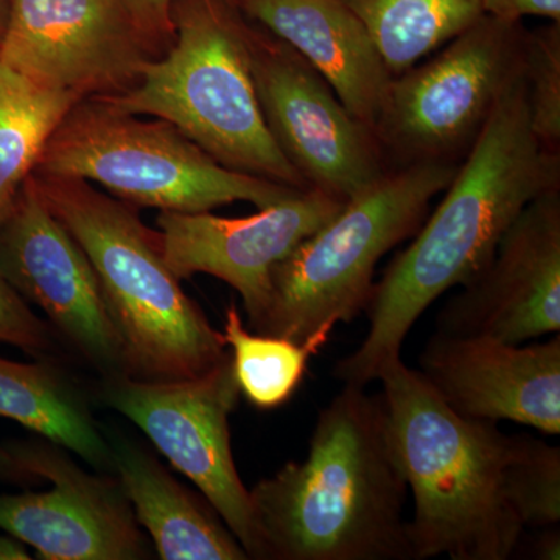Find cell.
I'll list each match as a JSON object with an SVG mask.
<instances>
[{
    "label": "cell",
    "instance_id": "1",
    "mask_svg": "<svg viewBox=\"0 0 560 560\" xmlns=\"http://www.w3.org/2000/svg\"><path fill=\"white\" fill-rule=\"evenodd\" d=\"M555 189H560V153L545 150L530 130L522 77L460 162L440 206L372 287L364 308L370 330L355 352L335 364V377L363 388L377 381L383 364L399 359L422 313L477 278L522 210Z\"/></svg>",
    "mask_w": 560,
    "mask_h": 560
},
{
    "label": "cell",
    "instance_id": "2",
    "mask_svg": "<svg viewBox=\"0 0 560 560\" xmlns=\"http://www.w3.org/2000/svg\"><path fill=\"white\" fill-rule=\"evenodd\" d=\"M407 492L382 394L345 385L307 458L249 490L261 560H412Z\"/></svg>",
    "mask_w": 560,
    "mask_h": 560
},
{
    "label": "cell",
    "instance_id": "3",
    "mask_svg": "<svg viewBox=\"0 0 560 560\" xmlns=\"http://www.w3.org/2000/svg\"><path fill=\"white\" fill-rule=\"evenodd\" d=\"M390 440L412 495V560H508L525 528L504 493L512 434L447 407L419 371L383 364Z\"/></svg>",
    "mask_w": 560,
    "mask_h": 560
},
{
    "label": "cell",
    "instance_id": "4",
    "mask_svg": "<svg viewBox=\"0 0 560 560\" xmlns=\"http://www.w3.org/2000/svg\"><path fill=\"white\" fill-rule=\"evenodd\" d=\"M33 178L97 275L124 342L128 377L186 381L230 355L223 334L168 268L160 234L143 224L135 208L83 179Z\"/></svg>",
    "mask_w": 560,
    "mask_h": 560
},
{
    "label": "cell",
    "instance_id": "5",
    "mask_svg": "<svg viewBox=\"0 0 560 560\" xmlns=\"http://www.w3.org/2000/svg\"><path fill=\"white\" fill-rule=\"evenodd\" d=\"M171 16L175 40L167 51L143 68L132 90L97 98L168 121L230 171L307 190L265 124L249 21L237 0H175Z\"/></svg>",
    "mask_w": 560,
    "mask_h": 560
},
{
    "label": "cell",
    "instance_id": "6",
    "mask_svg": "<svg viewBox=\"0 0 560 560\" xmlns=\"http://www.w3.org/2000/svg\"><path fill=\"white\" fill-rule=\"evenodd\" d=\"M459 164L419 162L389 168L271 271L270 296L250 329L294 342L329 340L335 326L366 308L378 261L418 232L430 202Z\"/></svg>",
    "mask_w": 560,
    "mask_h": 560
},
{
    "label": "cell",
    "instance_id": "7",
    "mask_svg": "<svg viewBox=\"0 0 560 560\" xmlns=\"http://www.w3.org/2000/svg\"><path fill=\"white\" fill-rule=\"evenodd\" d=\"M33 175L83 179L131 208L210 212L235 201L265 209L300 189L223 167L168 121L142 120L102 98L70 108Z\"/></svg>",
    "mask_w": 560,
    "mask_h": 560
},
{
    "label": "cell",
    "instance_id": "8",
    "mask_svg": "<svg viewBox=\"0 0 560 560\" xmlns=\"http://www.w3.org/2000/svg\"><path fill=\"white\" fill-rule=\"evenodd\" d=\"M526 28L480 20L390 80L375 138L390 168L460 164L506 92L523 77Z\"/></svg>",
    "mask_w": 560,
    "mask_h": 560
},
{
    "label": "cell",
    "instance_id": "9",
    "mask_svg": "<svg viewBox=\"0 0 560 560\" xmlns=\"http://www.w3.org/2000/svg\"><path fill=\"white\" fill-rule=\"evenodd\" d=\"M231 353L186 381L149 382L121 375L102 378L103 404L130 419L176 470L189 478L249 559L261 560L249 490L231 447L230 418L241 399Z\"/></svg>",
    "mask_w": 560,
    "mask_h": 560
},
{
    "label": "cell",
    "instance_id": "10",
    "mask_svg": "<svg viewBox=\"0 0 560 560\" xmlns=\"http://www.w3.org/2000/svg\"><path fill=\"white\" fill-rule=\"evenodd\" d=\"M249 46L265 124L308 189L348 201L389 171L374 131L293 47L250 21Z\"/></svg>",
    "mask_w": 560,
    "mask_h": 560
},
{
    "label": "cell",
    "instance_id": "11",
    "mask_svg": "<svg viewBox=\"0 0 560 560\" xmlns=\"http://www.w3.org/2000/svg\"><path fill=\"white\" fill-rule=\"evenodd\" d=\"M158 57L124 0H11L0 44L3 65L81 101L132 90Z\"/></svg>",
    "mask_w": 560,
    "mask_h": 560
},
{
    "label": "cell",
    "instance_id": "12",
    "mask_svg": "<svg viewBox=\"0 0 560 560\" xmlns=\"http://www.w3.org/2000/svg\"><path fill=\"white\" fill-rule=\"evenodd\" d=\"M0 271L46 313L102 378L128 375L124 342L86 253L54 215L33 175L0 224Z\"/></svg>",
    "mask_w": 560,
    "mask_h": 560
},
{
    "label": "cell",
    "instance_id": "13",
    "mask_svg": "<svg viewBox=\"0 0 560 560\" xmlns=\"http://www.w3.org/2000/svg\"><path fill=\"white\" fill-rule=\"evenodd\" d=\"M46 492L0 493V529L44 560H140L151 548L120 481L92 475L54 442L7 445Z\"/></svg>",
    "mask_w": 560,
    "mask_h": 560
},
{
    "label": "cell",
    "instance_id": "14",
    "mask_svg": "<svg viewBox=\"0 0 560 560\" xmlns=\"http://www.w3.org/2000/svg\"><path fill=\"white\" fill-rule=\"evenodd\" d=\"M560 330V189L530 201L488 267L448 300L436 334L523 345Z\"/></svg>",
    "mask_w": 560,
    "mask_h": 560
},
{
    "label": "cell",
    "instance_id": "15",
    "mask_svg": "<svg viewBox=\"0 0 560 560\" xmlns=\"http://www.w3.org/2000/svg\"><path fill=\"white\" fill-rule=\"evenodd\" d=\"M345 202L307 189L243 219L162 210V254L179 280L209 275L231 285L253 327L267 307L275 265L334 219Z\"/></svg>",
    "mask_w": 560,
    "mask_h": 560
},
{
    "label": "cell",
    "instance_id": "16",
    "mask_svg": "<svg viewBox=\"0 0 560 560\" xmlns=\"http://www.w3.org/2000/svg\"><path fill=\"white\" fill-rule=\"evenodd\" d=\"M419 366L434 393L463 418L560 433L559 334L534 345L434 334Z\"/></svg>",
    "mask_w": 560,
    "mask_h": 560
},
{
    "label": "cell",
    "instance_id": "17",
    "mask_svg": "<svg viewBox=\"0 0 560 560\" xmlns=\"http://www.w3.org/2000/svg\"><path fill=\"white\" fill-rule=\"evenodd\" d=\"M246 20L293 47L352 116L374 128L393 73L342 0H237Z\"/></svg>",
    "mask_w": 560,
    "mask_h": 560
},
{
    "label": "cell",
    "instance_id": "18",
    "mask_svg": "<svg viewBox=\"0 0 560 560\" xmlns=\"http://www.w3.org/2000/svg\"><path fill=\"white\" fill-rule=\"evenodd\" d=\"M113 474L136 521L149 530L162 560H248L237 537L164 466L127 438L109 433Z\"/></svg>",
    "mask_w": 560,
    "mask_h": 560
},
{
    "label": "cell",
    "instance_id": "19",
    "mask_svg": "<svg viewBox=\"0 0 560 560\" xmlns=\"http://www.w3.org/2000/svg\"><path fill=\"white\" fill-rule=\"evenodd\" d=\"M0 418L75 453L101 474H113L109 441L92 415L86 393L54 359H0Z\"/></svg>",
    "mask_w": 560,
    "mask_h": 560
},
{
    "label": "cell",
    "instance_id": "20",
    "mask_svg": "<svg viewBox=\"0 0 560 560\" xmlns=\"http://www.w3.org/2000/svg\"><path fill=\"white\" fill-rule=\"evenodd\" d=\"M81 98L25 79L0 61V224L16 205L47 142Z\"/></svg>",
    "mask_w": 560,
    "mask_h": 560
},
{
    "label": "cell",
    "instance_id": "21",
    "mask_svg": "<svg viewBox=\"0 0 560 560\" xmlns=\"http://www.w3.org/2000/svg\"><path fill=\"white\" fill-rule=\"evenodd\" d=\"M370 31L393 77L475 24L482 0H342Z\"/></svg>",
    "mask_w": 560,
    "mask_h": 560
},
{
    "label": "cell",
    "instance_id": "22",
    "mask_svg": "<svg viewBox=\"0 0 560 560\" xmlns=\"http://www.w3.org/2000/svg\"><path fill=\"white\" fill-rule=\"evenodd\" d=\"M223 337L232 349L242 394L259 410L283 407L304 381L308 360L329 341L313 337L300 345L272 335L249 334L234 301L224 315Z\"/></svg>",
    "mask_w": 560,
    "mask_h": 560
},
{
    "label": "cell",
    "instance_id": "23",
    "mask_svg": "<svg viewBox=\"0 0 560 560\" xmlns=\"http://www.w3.org/2000/svg\"><path fill=\"white\" fill-rule=\"evenodd\" d=\"M504 493L523 528L560 522V448L529 434H512L504 467Z\"/></svg>",
    "mask_w": 560,
    "mask_h": 560
},
{
    "label": "cell",
    "instance_id": "24",
    "mask_svg": "<svg viewBox=\"0 0 560 560\" xmlns=\"http://www.w3.org/2000/svg\"><path fill=\"white\" fill-rule=\"evenodd\" d=\"M523 80L530 130L545 150L560 153V22L526 32Z\"/></svg>",
    "mask_w": 560,
    "mask_h": 560
},
{
    "label": "cell",
    "instance_id": "25",
    "mask_svg": "<svg viewBox=\"0 0 560 560\" xmlns=\"http://www.w3.org/2000/svg\"><path fill=\"white\" fill-rule=\"evenodd\" d=\"M0 345L13 346L35 359H51L57 345L50 324L38 318L28 302L0 271Z\"/></svg>",
    "mask_w": 560,
    "mask_h": 560
},
{
    "label": "cell",
    "instance_id": "26",
    "mask_svg": "<svg viewBox=\"0 0 560 560\" xmlns=\"http://www.w3.org/2000/svg\"><path fill=\"white\" fill-rule=\"evenodd\" d=\"M124 2L136 27L161 57L175 40L171 16L175 0H124Z\"/></svg>",
    "mask_w": 560,
    "mask_h": 560
},
{
    "label": "cell",
    "instance_id": "27",
    "mask_svg": "<svg viewBox=\"0 0 560 560\" xmlns=\"http://www.w3.org/2000/svg\"><path fill=\"white\" fill-rule=\"evenodd\" d=\"M482 10L489 16L510 22H522L526 16L560 22V0H482Z\"/></svg>",
    "mask_w": 560,
    "mask_h": 560
},
{
    "label": "cell",
    "instance_id": "28",
    "mask_svg": "<svg viewBox=\"0 0 560 560\" xmlns=\"http://www.w3.org/2000/svg\"><path fill=\"white\" fill-rule=\"evenodd\" d=\"M39 478L25 469L13 452L7 445H0V482L10 485H36Z\"/></svg>",
    "mask_w": 560,
    "mask_h": 560
},
{
    "label": "cell",
    "instance_id": "29",
    "mask_svg": "<svg viewBox=\"0 0 560 560\" xmlns=\"http://www.w3.org/2000/svg\"><path fill=\"white\" fill-rule=\"evenodd\" d=\"M533 541L529 555L533 559L559 560L560 559V530L559 525L550 528H541Z\"/></svg>",
    "mask_w": 560,
    "mask_h": 560
},
{
    "label": "cell",
    "instance_id": "30",
    "mask_svg": "<svg viewBox=\"0 0 560 560\" xmlns=\"http://www.w3.org/2000/svg\"><path fill=\"white\" fill-rule=\"evenodd\" d=\"M32 559L25 545L11 536H0V560H28Z\"/></svg>",
    "mask_w": 560,
    "mask_h": 560
},
{
    "label": "cell",
    "instance_id": "31",
    "mask_svg": "<svg viewBox=\"0 0 560 560\" xmlns=\"http://www.w3.org/2000/svg\"><path fill=\"white\" fill-rule=\"evenodd\" d=\"M11 0H0V44L9 24Z\"/></svg>",
    "mask_w": 560,
    "mask_h": 560
}]
</instances>
